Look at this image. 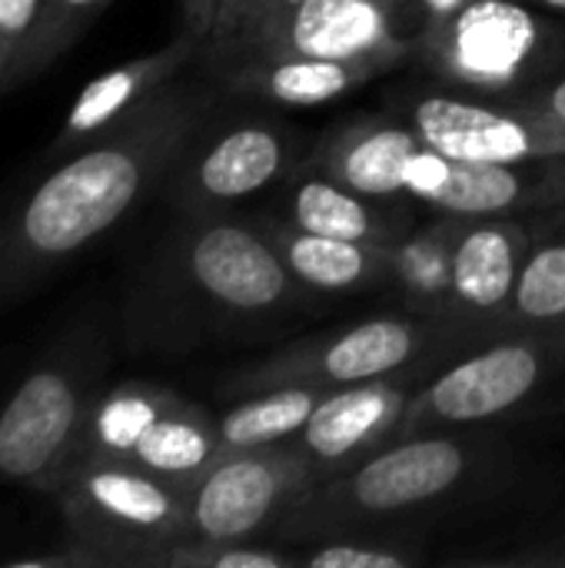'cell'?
<instances>
[{
  "instance_id": "6da1fadb",
  "label": "cell",
  "mask_w": 565,
  "mask_h": 568,
  "mask_svg": "<svg viewBox=\"0 0 565 568\" xmlns=\"http://www.w3.org/2000/svg\"><path fill=\"white\" fill-rule=\"evenodd\" d=\"M220 87L176 77L127 120L67 153L37 186L0 210V306L113 230L163 186L190 136L213 113Z\"/></svg>"
},
{
  "instance_id": "7a4b0ae2",
  "label": "cell",
  "mask_w": 565,
  "mask_h": 568,
  "mask_svg": "<svg viewBox=\"0 0 565 568\" xmlns=\"http://www.w3.org/2000/svg\"><path fill=\"white\" fill-rule=\"evenodd\" d=\"M300 290L263 230L183 213L140 270L123 333L137 353H186L290 313Z\"/></svg>"
},
{
  "instance_id": "3957f363",
  "label": "cell",
  "mask_w": 565,
  "mask_h": 568,
  "mask_svg": "<svg viewBox=\"0 0 565 568\" xmlns=\"http://www.w3.org/2000/svg\"><path fill=\"white\" fill-rule=\"evenodd\" d=\"M473 466V446L446 429L396 436L356 466L313 483L276 523L273 539L323 542L370 532L456 493Z\"/></svg>"
},
{
  "instance_id": "277c9868",
  "label": "cell",
  "mask_w": 565,
  "mask_h": 568,
  "mask_svg": "<svg viewBox=\"0 0 565 568\" xmlns=\"http://www.w3.org/2000/svg\"><path fill=\"white\" fill-rule=\"evenodd\" d=\"M533 246V230L519 216H446L393 243V280L426 316L486 343L496 336Z\"/></svg>"
},
{
  "instance_id": "5b68a950",
  "label": "cell",
  "mask_w": 565,
  "mask_h": 568,
  "mask_svg": "<svg viewBox=\"0 0 565 568\" xmlns=\"http://www.w3.org/2000/svg\"><path fill=\"white\" fill-rule=\"evenodd\" d=\"M565 403V323L486 339L416 386L400 436L496 423Z\"/></svg>"
},
{
  "instance_id": "8992f818",
  "label": "cell",
  "mask_w": 565,
  "mask_h": 568,
  "mask_svg": "<svg viewBox=\"0 0 565 568\" xmlns=\"http://www.w3.org/2000/svg\"><path fill=\"white\" fill-rule=\"evenodd\" d=\"M220 453L223 439L216 416L173 389L133 379L93 396L67 473L80 463L103 459L133 466L180 493H190Z\"/></svg>"
},
{
  "instance_id": "52a82bcc",
  "label": "cell",
  "mask_w": 565,
  "mask_h": 568,
  "mask_svg": "<svg viewBox=\"0 0 565 568\" xmlns=\"http://www.w3.org/2000/svg\"><path fill=\"white\" fill-rule=\"evenodd\" d=\"M473 336L446 320L423 316H380L340 333H323L300 339L270 359H260L230 376V393H260L276 386H313V389H343L376 379L420 376L426 363H436L450 353L463 356L473 349Z\"/></svg>"
},
{
  "instance_id": "ba28073f",
  "label": "cell",
  "mask_w": 565,
  "mask_h": 568,
  "mask_svg": "<svg viewBox=\"0 0 565 568\" xmlns=\"http://www.w3.org/2000/svg\"><path fill=\"white\" fill-rule=\"evenodd\" d=\"M565 33L526 0H466L426 23L416 53L450 87L513 100L556 73Z\"/></svg>"
},
{
  "instance_id": "9c48e42d",
  "label": "cell",
  "mask_w": 565,
  "mask_h": 568,
  "mask_svg": "<svg viewBox=\"0 0 565 568\" xmlns=\"http://www.w3.org/2000/svg\"><path fill=\"white\" fill-rule=\"evenodd\" d=\"M70 546L90 566H163L190 539L186 493L123 463L90 459L53 489Z\"/></svg>"
},
{
  "instance_id": "30bf717a",
  "label": "cell",
  "mask_w": 565,
  "mask_h": 568,
  "mask_svg": "<svg viewBox=\"0 0 565 568\" xmlns=\"http://www.w3.org/2000/svg\"><path fill=\"white\" fill-rule=\"evenodd\" d=\"M100 369L103 346L80 336L20 379L0 403V483H27L53 496L100 393Z\"/></svg>"
},
{
  "instance_id": "8fae6325",
  "label": "cell",
  "mask_w": 565,
  "mask_h": 568,
  "mask_svg": "<svg viewBox=\"0 0 565 568\" xmlns=\"http://www.w3.org/2000/svg\"><path fill=\"white\" fill-rule=\"evenodd\" d=\"M320 469L296 443L223 449L220 459L186 493L190 539L196 542H260L286 509L320 483Z\"/></svg>"
},
{
  "instance_id": "7c38bea8",
  "label": "cell",
  "mask_w": 565,
  "mask_h": 568,
  "mask_svg": "<svg viewBox=\"0 0 565 568\" xmlns=\"http://www.w3.org/2000/svg\"><path fill=\"white\" fill-rule=\"evenodd\" d=\"M423 20L410 0H306L270 30L200 57V70L246 53H296L316 60H363L386 70L416 53Z\"/></svg>"
},
{
  "instance_id": "4fadbf2b",
  "label": "cell",
  "mask_w": 565,
  "mask_h": 568,
  "mask_svg": "<svg viewBox=\"0 0 565 568\" xmlns=\"http://www.w3.org/2000/svg\"><path fill=\"white\" fill-rule=\"evenodd\" d=\"M293 156L296 143L280 123H213L210 113L170 166L160 190L180 213H216L220 206L276 183Z\"/></svg>"
},
{
  "instance_id": "5bb4252c",
  "label": "cell",
  "mask_w": 565,
  "mask_h": 568,
  "mask_svg": "<svg viewBox=\"0 0 565 568\" xmlns=\"http://www.w3.org/2000/svg\"><path fill=\"white\" fill-rule=\"evenodd\" d=\"M406 123L426 146L456 160L565 163V123L546 120L513 100L476 93H420Z\"/></svg>"
},
{
  "instance_id": "9a60e30c",
  "label": "cell",
  "mask_w": 565,
  "mask_h": 568,
  "mask_svg": "<svg viewBox=\"0 0 565 568\" xmlns=\"http://www.w3.org/2000/svg\"><path fill=\"white\" fill-rule=\"evenodd\" d=\"M406 193L443 216H523L565 203V163L456 160L423 143Z\"/></svg>"
},
{
  "instance_id": "2e32d148",
  "label": "cell",
  "mask_w": 565,
  "mask_h": 568,
  "mask_svg": "<svg viewBox=\"0 0 565 568\" xmlns=\"http://www.w3.org/2000/svg\"><path fill=\"white\" fill-rule=\"evenodd\" d=\"M413 376L376 379L330 389L313 409L296 443L310 453L320 476L343 473L400 436V423L416 393Z\"/></svg>"
},
{
  "instance_id": "e0dca14e",
  "label": "cell",
  "mask_w": 565,
  "mask_h": 568,
  "mask_svg": "<svg viewBox=\"0 0 565 568\" xmlns=\"http://www.w3.org/2000/svg\"><path fill=\"white\" fill-rule=\"evenodd\" d=\"M196 63H200V40L190 37L186 30H180L160 50L133 57V60H123L120 67L100 73L97 80H90L77 93V100L63 113V123H60L47 156L50 160L53 156H67V153L80 150L83 143L97 140L100 133H107L110 126L127 120L157 90H163L170 80L183 77Z\"/></svg>"
},
{
  "instance_id": "ac0fdd59",
  "label": "cell",
  "mask_w": 565,
  "mask_h": 568,
  "mask_svg": "<svg viewBox=\"0 0 565 568\" xmlns=\"http://www.w3.org/2000/svg\"><path fill=\"white\" fill-rule=\"evenodd\" d=\"M203 73L226 93L263 97L283 106H320L386 73V67L363 60H316L296 53H246L213 63Z\"/></svg>"
},
{
  "instance_id": "d6986e66",
  "label": "cell",
  "mask_w": 565,
  "mask_h": 568,
  "mask_svg": "<svg viewBox=\"0 0 565 568\" xmlns=\"http://www.w3.org/2000/svg\"><path fill=\"white\" fill-rule=\"evenodd\" d=\"M420 150L423 136L410 123L363 120L333 130L313 150L306 170H320L363 196L393 200L406 193L410 166Z\"/></svg>"
},
{
  "instance_id": "ffe728a7",
  "label": "cell",
  "mask_w": 565,
  "mask_h": 568,
  "mask_svg": "<svg viewBox=\"0 0 565 568\" xmlns=\"http://www.w3.org/2000/svg\"><path fill=\"white\" fill-rule=\"evenodd\" d=\"M286 270L310 290L343 293L393 280V243H356L320 236L300 226H276L266 233Z\"/></svg>"
},
{
  "instance_id": "44dd1931",
  "label": "cell",
  "mask_w": 565,
  "mask_h": 568,
  "mask_svg": "<svg viewBox=\"0 0 565 568\" xmlns=\"http://www.w3.org/2000/svg\"><path fill=\"white\" fill-rule=\"evenodd\" d=\"M286 216H290V226H300L320 236L356 240V243H400L403 240L396 216L380 210L373 196H363L320 170H306L293 183L286 196Z\"/></svg>"
},
{
  "instance_id": "7402d4cb",
  "label": "cell",
  "mask_w": 565,
  "mask_h": 568,
  "mask_svg": "<svg viewBox=\"0 0 565 568\" xmlns=\"http://www.w3.org/2000/svg\"><path fill=\"white\" fill-rule=\"evenodd\" d=\"M326 393L330 389L313 386H276L246 393L223 416H216L223 449H253L296 439Z\"/></svg>"
},
{
  "instance_id": "603a6c76",
  "label": "cell",
  "mask_w": 565,
  "mask_h": 568,
  "mask_svg": "<svg viewBox=\"0 0 565 568\" xmlns=\"http://www.w3.org/2000/svg\"><path fill=\"white\" fill-rule=\"evenodd\" d=\"M556 323H565V236L543 240L529 250L496 336Z\"/></svg>"
},
{
  "instance_id": "cb8c5ba5",
  "label": "cell",
  "mask_w": 565,
  "mask_h": 568,
  "mask_svg": "<svg viewBox=\"0 0 565 568\" xmlns=\"http://www.w3.org/2000/svg\"><path fill=\"white\" fill-rule=\"evenodd\" d=\"M110 3L113 0H43L30 40L13 53V63L7 70V90H17L20 83L53 67L57 57H63Z\"/></svg>"
},
{
  "instance_id": "d4e9b609",
  "label": "cell",
  "mask_w": 565,
  "mask_h": 568,
  "mask_svg": "<svg viewBox=\"0 0 565 568\" xmlns=\"http://www.w3.org/2000/svg\"><path fill=\"white\" fill-rule=\"evenodd\" d=\"M163 568H296V549H273L260 542H196L173 546Z\"/></svg>"
},
{
  "instance_id": "484cf974",
  "label": "cell",
  "mask_w": 565,
  "mask_h": 568,
  "mask_svg": "<svg viewBox=\"0 0 565 568\" xmlns=\"http://www.w3.org/2000/svg\"><path fill=\"white\" fill-rule=\"evenodd\" d=\"M313 549L296 552V566L306 568H410L416 556L393 542H373L366 532L333 536L323 542H310Z\"/></svg>"
},
{
  "instance_id": "4316f807",
  "label": "cell",
  "mask_w": 565,
  "mask_h": 568,
  "mask_svg": "<svg viewBox=\"0 0 565 568\" xmlns=\"http://www.w3.org/2000/svg\"><path fill=\"white\" fill-rule=\"evenodd\" d=\"M183 7V30L200 40V53L220 43L233 23L243 17L250 0H180Z\"/></svg>"
},
{
  "instance_id": "83f0119b",
  "label": "cell",
  "mask_w": 565,
  "mask_h": 568,
  "mask_svg": "<svg viewBox=\"0 0 565 568\" xmlns=\"http://www.w3.org/2000/svg\"><path fill=\"white\" fill-rule=\"evenodd\" d=\"M300 3H306V0H250V7L243 10V17L233 23V30L220 40V43H213L210 50H220V47H226V43H236V40H246V37H256V33H263V30H270L276 20H283L290 10H296ZM210 50H203V53H210ZM200 53V57H203Z\"/></svg>"
},
{
  "instance_id": "f1b7e54d",
  "label": "cell",
  "mask_w": 565,
  "mask_h": 568,
  "mask_svg": "<svg viewBox=\"0 0 565 568\" xmlns=\"http://www.w3.org/2000/svg\"><path fill=\"white\" fill-rule=\"evenodd\" d=\"M40 10L43 0H0V47L17 53L30 40Z\"/></svg>"
},
{
  "instance_id": "f546056e",
  "label": "cell",
  "mask_w": 565,
  "mask_h": 568,
  "mask_svg": "<svg viewBox=\"0 0 565 568\" xmlns=\"http://www.w3.org/2000/svg\"><path fill=\"white\" fill-rule=\"evenodd\" d=\"M513 103L546 116V120H556V123H565V73H549L546 80H539L536 87H529L526 93L513 97Z\"/></svg>"
},
{
  "instance_id": "4dcf8cb0",
  "label": "cell",
  "mask_w": 565,
  "mask_h": 568,
  "mask_svg": "<svg viewBox=\"0 0 565 568\" xmlns=\"http://www.w3.org/2000/svg\"><path fill=\"white\" fill-rule=\"evenodd\" d=\"M529 7L543 10V13H553V17H565V0H526Z\"/></svg>"
},
{
  "instance_id": "1f68e13d",
  "label": "cell",
  "mask_w": 565,
  "mask_h": 568,
  "mask_svg": "<svg viewBox=\"0 0 565 568\" xmlns=\"http://www.w3.org/2000/svg\"><path fill=\"white\" fill-rule=\"evenodd\" d=\"M10 63H13V53L0 47V93L7 90V70H10Z\"/></svg>"
},
{
  "instance_id": "d6a6232c",
  "label": "cell",
  "mask_w": 565,
  "mask_h": 568,
  "mask_svg": "<svg viewBox=\"0 0 565 568\" xmlns=\"http://www.w3.org/2000/svg\"><path fill=\"white\" fill-rule=\"evenodd\" d=\"M546 220H549V223H556V226H565V203H559L556 210H549V213H546Z\"/></svg>"
}]
</instances>
